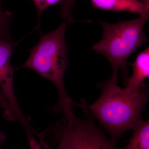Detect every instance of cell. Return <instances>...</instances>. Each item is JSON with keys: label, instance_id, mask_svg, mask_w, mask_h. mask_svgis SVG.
Returning <instances> with one entry per match:
<instances>
[{"label": "cell", "instance_id": "10", "mask_svg": "<svg viewBox=\"0 0 149 149\" xmlns=\"http://www.w3.org/2000/svg\"><path fill=\"white\" fill-rule=\"evenodd\" d=\"M0 0V39H5L8 37V30L10 24V15L3 12L1 8Z\"/></svg>", "mask_w": 149, "mask_h": 149}, {"label": "cell", "instance_id": "3", "mask_svg": "<svg viewBox=\"0 0 149 149\" xmlns=\"http://www.w3.org/2000/svg\"><path fill=\"white\" fill-rule=\"evenodd\" d=\"M84 118L73 110L63 113L55 125L41 133L36 132L38 143L43 149H117L116 142L97 126L87 105L83 107Z\"/></svg>", "mask_w": 149, "mask_h": 149}, {"label": "cell", "instance_id": "5", "mask_svg": "<svg viewBox=\"0 0 149 149\" xmlns=\"http://www.w3.org/2000/svg\"><path fill=\"white\" fill-rule=\"evenodd\" d=\"M13 53L12 45L6 39H0V86L2 93L10 104L24 130L31 127L29 119L23 115L17 101L13 88L14 69L11 63Z\"/></svg>", "mask_w": 149, "mask_h": 149}, {"label": "cell", "instance_id": "2", "mask_svg": "<svg viewBox=\"0 0 149 149\" xmlns=\"http://www.w3.org/2000/svg\"><path fill=\"white\" fill-rule=\"evenodd\" d=\"M67 25L63 22L56 30L42 35L38 43L30 49L27 61L18 68L33 70L53 83L58 99L50 109L55 113L73 108L76 104L70 97L64 85V73L69 65L65 38Z\"/></svg>", "mask_w": 149, "mask_h": 149}, {"label": "cell", "instance_id": "13", "mask_svg": "<svg viewBox=\"0 0 149 149\" xmlns=\"http://www.w3.org/2000/svg\"><path fill=\"white\" fill-rule=\"evenodd\" d=\"M6 136L4 133L1 131H0V149H2L1 147V145L5 141Z\"/></svg>", "mask_w": 149, "mask_h": 149}, {"label": "cell", "instance_id": "9", "mask_svg": "<svg viewBox=\"0 0 149 149\" xmlns=\"http://www.w3.org/2000/svg\"><path fill=\"white\" fill-rule=\"evenodd\" d=\"M35 4L38 11V18L35 30H40L41 16L44 11L51 6L58 3H61L65 0H32Z\"/></svg>", "mask_w": 149, "mask_h": 149}, {"label": "cell", "instance_id": "1", "mask_svg": "<svg viewBox=\"0 0 149 149\" xmlns=\"http://www.w3.org/2000/svg\"><path fill=\"white\" fill-rule=\"evenodd\" d=\"M118 83L111 79L99 83L97 86L102 89L100 97L95 102L87 106L93 117L99 120L116 142L142 121V111L149 101L146 85L139 91L128 93Z\"/></svg>", "mask_w": 149, "mask_h": 149}, {"label": "cell", "instance_id": "12", "mask_svg": "<svg viewBox=\"0 0 149 149\" xmlns=\"http://www.w3.org/2000/svg\"><path fill=\"white\" fill-rule=\"evenodd\" d=\"M75 0H65L61 3V15L64 18L67 19L70 22L72 21L70 14V10L72 3Z\"/></svg>", "mask_w": 149, "mask_h": 149}, {"label": "cell", "instance_id": "14", "mask_svg": "<svg viewBox=\"0 0 149 149\" xmlns=\"http://www.w3.org/2000/svg\"><path fill=\"white\" fill-rule=\"evenodd\" d=\"M140 2L143 4L144 6L148 10H149V0H138Z\"/></svg>", "mask_w": 149, "mask_h": 149}, {"label": "cell", "instance_id": "11", "mask_svg": "<svg viewBox=\"0 0 149 149\" xmlns=\"http://www.w3.org/2000/svg\"><path fill=\"white\" fill-rule=\"evenodd\" d=\"M3 111V116L6 120L14 121L16 120V116L10 104L2 92L0 91V110Z\"/></svg>", "mask_w": 149, "mask_h": 149}, {"label": "cell", "instance_id": "6", "mask_svg": "<svg viewBox=\"0 0 149 149\" xmlns=\"http://www.w3.org/2000/svg\"><path fill=\"white\" fill-rule=\"evenodd\" d=\"M130 65L133 68V74L131 77L125 78L124 89L128 93H133L143 88L146 85L144 80L149 77V47L138 54Z\"/></svg>", "mask_w": 149, "mask_h": 149}, {"label": "cell", "instance_id": "4", "mask_svg": "<svg viewBox=\"0 0 149 149\" xmlns=\"http://www.w3.org/2000/svg\"><path fill=\"white\" fill-rule=\"evenodd\" d=\"M148 19L140 16L133 20L120 21L114 24L100 21L103 29V35L101 40L93 46V49L109 61L112 68V80L118 82V71L120 68L125 79L127 77L128 58L148 41L143 29Z\"/></svg>", "mask_w": 149, "mask_h": 149}, {"label": "cell", "instance_id": "8", "mask_svg": "<svg viewBox=\"0 0 149 149\" xmlns=\"http://www.w3.org/2000/svg\"><path fill=\"white\" fill-rule=\"evenodd\" d=\"M133 135L128 139L129 143L117 149H149V122L142 120L133 128Z\"/></svg>", "mask_w": 149, "mask_h": 149}, {"label": "cell", "instance_id": "7", "mask_svg": "<svg viewBox=\"0 0 149 149\" xmlns=\"http://www.w3.org/2000/svg\"><path fill=\"white\" fill-rule=\"evenodd\" d=\"M93 7L104 10L127 11L149 18V10L138 0H91Z\"/></svg>", "mask_w": 149, "mask_h": 149}]
</instances>
